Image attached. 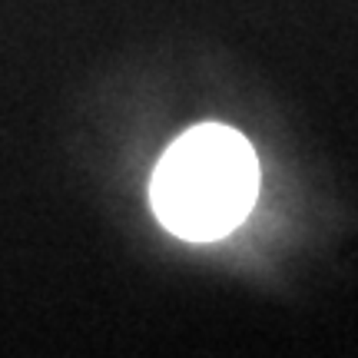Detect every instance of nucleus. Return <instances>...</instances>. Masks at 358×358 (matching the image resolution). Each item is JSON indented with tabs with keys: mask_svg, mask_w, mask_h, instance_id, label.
<instances>
[{
	"mask_svg": "<svg viewBox=\"0 0 358 358\" xmlns=\"http://www.w3.org/2000/svg\"><path fill=\"white\" fill-rule=\"evenodd\" d=\"M259 156L243 133L222 123L192 127L153 169L150 203L179 239L213 243L239 229L259 199Z\"/></svg>",
	"mask_w": 358,
	"mask_h": 358,
	"instance_id": "f257e3e1",
	"label": "nucleus"
}]
</instances>
